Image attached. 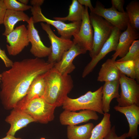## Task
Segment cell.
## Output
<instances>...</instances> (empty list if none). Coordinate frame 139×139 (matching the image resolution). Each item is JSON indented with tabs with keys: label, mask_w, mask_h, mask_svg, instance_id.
Listing matches in <instances>:
<instances>
[{
	"label": "cell",
	"mask_w": 139,
	"mask_h": 139,
	"mask_svg": "<svg viewBox=\"0 0 139 139\" xmlns=\"http://www.w3.org/2000/svg\"><path fill=\"white\" fill-rule=\"evenodd\" d=\"M54 64L36 57L13 62L10 69L2 73L0 98L5 108H15L34 79L52 68Z\"/></svg>",
	"instance_id": "6da1fadb"
},
{
	"label": "cell",
	"mask_w": 139,
	"mask_h": 139,
	"mask_svg": "<svg viewBox=\"0 0 139 139\" xmlns=\"http://www.w3.org/2000/svg\"><path fill=\"white\" fill-rule=\"evenodd\" d=\"M46 87L43 98L48 103L56 107L62 106L73 87L69 74H62L53 67L44 74Z\"/></svg>",
	"instance_id": "7a4b0ae2"
},
{
	"label": "cell",
	"mask_w": 139,
	"mask_h": 139,
	"mask_svg": "<svg viewBox=\"0 0 139 139\" xmlns=\"http://www.w3.org/2000/svg\"><path fill=\"white\" fill-rule=\"evenodd\" d=\"M100 86L96 91H88L78 98L73 99L67 97L62 105L64 110L75 111L88 110L93 111L100 114L104 113L102 104V89Z\"/></svg>",
	"instance_id": "3957f363"
},
{
	"label": "cell",
	"mask_w": 139,
	"mask_h": 139,
	"mask_svg": "<svg viewBox=\"0 0 139 139\" xmlns=\"http://www.w3.org/2000/svg\"><path fill=\"white\" fill-rule=\"evenodd\" d=\"M90 20L93 29V43L89 55L92 59L96 56L109 38L114 27L102 17L90 12Z\"/></svg>",
	"instance_id": "277c9868"
},
{
	"label": "cell",
	"mask_w": 139,
	"mask_h": 139,
	"mask_svg": "<svg viewBox=\"0 0 139 139\" xmlns=\"http://www.w3.org/2000/svg\"><path fill=\"white\" fill-rule=\"evenodd\" d=\"M56 107L41 97L32 99L17 108L29 115L36 122L46 124L54 119Z\"/></svg>",
	"instance_id": "5b68a950"
},
{
	"label": "cell",
	"mask_w": 139,
	"mask_h": 139,
	"mask_svg": "<svg viewBox=\"0 0 139 139\" xmlns=\"http://www.w3.org/2000/svg\"><path fill=\"white\" fill-rule=\"evenodd\" d=\"M31 11L34 24L44 22L51 25L57 29L58 34L62 38L71 39L72 36L76 33L80 29L82 21L66 23L63 21L49 19L43 14L40 6H32Z\"/></svg>",
	"instance_id": "8992f818"
},
{
	"label": "cell",
	"mask_w": 139,
	"mask_h": 139,
	"mask_svg": "<svg viewBox=\"0 0 139 139\" xmlns=\"http://www.w3.org/2000/svg\"><path fill=\"white\" fill-rule=\"evenodd\" d=\"M121 92L116 99L118 106L125 107L132 105L139 106V85L134 79L121 73L119 80Z\"/></svg>",
	"instance_id": "52a82bcc"
},
{
	"label": "cell",
	"mask_w": 139,
	"mask_h": 139,
	"mask_svg": "<svg viewBox=\"0 0 139 139\" xmlns=\"http://www.w3.org/2000/svg\"><path fill=\"white\" fill-rule=\"evenodd\" d=\"M40 25L48 34L51 45V52L48 56L47 62L54 64L60 60L65 52L72 46L73 42L71 39L58 37L53 31L49 24L41 22Z\"/></svg>",
	"instance_id": "ba28073f"
},
{
	"label": "cell",
	"mask_w": 139,
	"mask_h": 139,
	"mask_svg": "<svg viewBox=\"0 0 139 139\" xmlns=\"http://www.w3.org/2000/svg\"><path fill=\"white\" fill-rule=\"evenodd\" d=\"M91 12L102 17L121 31H125L129 23L126 12H120L112 6L110 8H106L99 1L97 2L93 10Z\"/></svg>",
	"instance_id": "9c48e42d"
},
{
	"label": "cell",
	"mask_w": 139,
	"mask_h": 139,
	"mask_svg": "<svg viewBox=\"0 0 139 139\" xmlns=\"http://www.w3.org/2000/svg\"><path fill=\"white\" fill-rule=\"evenodd\" d=\"M6 36V42L9 44L6 45L7 49L10 55L18 54L30 43L28 29L24 24L16 27Z\"/></svg>",
	"instance_id": "30bf717a"
},
{
	"label": "cell",
	"mask_w": 139,
	"mask_h": 139,
	"mask_svg": "<svg viewBox=\"0 0 139 139\" xmlns=\"http://www.w3.org/2000/svg\"><path fill=\"white\" fill-rule=\"evenodd\" d=\"M88 7H84L82 22L79 31L73 36V44L79 45L86 51L92 47L93 31L90 23Z\"/></svg>",
	"instance_id": "8fae6325"
},
{
	"label": "cell",
	"mask_w": 139,
	"mask_h": 139,
	"mask_svg": "<svg viewBox=\"0 0 139 139\" xmlns=\"http://www.w3.org/2000/svg\"><path fill=\"white\" fill-rule=\"evenodd\" d=\"M121 30L114 27L109 38L103 44L98 55L88 64L84 68L82 76L84 78L91 72L98 62L110 52L115 51L118 43Z\"/></svg>",
	"instance_id": "7c38bea8"
},
{
	"label": "cell",
	"mask_w": 139,
	"mask_h": 139,
	"mask_svg": "<svg viewBox=\"0 0 139 139\" xmlns=\"http://www.w3.org/2000/svg\"><path fill=\"white\" fill-rule=\"evenodd\" d=\"M28 24V37L31 45L30 52L36 58H41L48 57L51 52V46L47 47L44 44L34 26L31 17Z\"/></svg>",
	"instance_id": "4fadbf2b"
},
{
	"label": "cell",
	"mask_w": 139,
	"mask_h": 139,
	"mask_svg": "<svg viewBox=\"0 0 139 139\" xmlns=\"http://www.w3.org/2000/svg\"><path fill=\"white\" fill-rule=\"evenodd\" d=\"M99 117L96 112L90 110H82L79 112L64 110L60 115L59 120L64 125H76L91 120H97Z\"/></svg>",
	"instance_id": "5bb4252c"
},
{
	"label": "cell",
	"mask_w": 139,
	"mask_h": 139,
	"mask_svg": "<svg viewBox=\"0 0 139 139\" xmlns=\"http://www.w3.org/2000/svg\"><path fill=\"white\" fill-rule=\"evenodd\" d=\"M86 52L78 45L73 44L70 49L64 54L60 60L54 64L53 67L62 74H69L75 68L73 63L74 58Z\"/></svg>",
	"instance_id": "9a60e30c"
},
{
	"label": "cell",
	"mask_w": 139,
	"mask_h": 139,
	"mask_svg": "<svg viewBox=\"0 0 139 139\" xmlns=\"http://www.w3.org/2000/svg\"><path fill=\"white\" fill-rule=\"evenodd\" d=\"M137 30L132 27L129 23L126 29L121 33L115 53L111 59L115 61L117 58L124 57L127 53L133 41L139 38Z\"/></svg>",
	"instance_id": "2e32d148"
},
{
	"label": "cell",
	"mask_w": 139,
	"mask_h": 139,
	"mask_svg": "<svg viewBox=\"0 0 139 139\" xmlns=\"http://www.w3.org/2000/svg\"><path fill=\"white\" fill-rule=\"evenodd\" d=\"M13 109L5 121L10 125L6 135L14 136L17 131L36 121L30 116L20 109L16 108Z\"/></svg>",
	"instance_id": "e0dca14e"
},
{
	"label": "cell",
	"mask_w": 139,
	"mask_h": 139,
	"mask_svg": "<svg viewBox=\"0 0 139 139\" xmlns=\"http://www.w3.org/2000/svg\"><path fill=\"white\" fill-rule=\"evenodd\" d=\"M116 111L124 114L126 117L129 125V130L127 133V138L135 139L138 136V126L139 124V106L135 105L121 107L115 106Z\"/></svg>",
	"instance_id": "ac0fdd59"
},
{
	"label": "cell",
	"mask_w": 139,
	"mask_h": 139,
	"mask_svg": "<svg viewBox=\"0 0 139 139\" xmlns=\"http://www.w3.org/2000/svg\"><path fill=\"white\" fill-rule=\"evenodd\" d=\"M44 74L39 75L34 79L26 95L18 103L15 108L20 107L32 99L43 97L46 87Z\"/></svg>",
	"instance_id": "d6986e66"
},
{
	"label": "cell",
	"mask_w": 139,
	"mask_h": 139,
	"mask_svg": "<svg viewBox=\"0 0 139 139\" xmlns=\"http://www.w3.org/2000/svg\"><path fill=\"white\" fill-rule=\"evenodd\" d=\"M120 85L119 80L105 82L102 86V104L104 113H109L110 104L112 100L120 97L119 92Z\"/></svg>",
	"instance_id": "ffe728a7"
},
{
	"label": "cell",
	"mask_w": 139,
	"mask_h": 139,
	"mask_svg": "<svg viewBox=\"0 0 139 139\" xmlns=\"http://www.w3.org/2000/svg\"><path fill=\"white\" fill-rule=\"evenodd\" d=\"M121 73L111 59H108L102 65L97 80L100 82L119 80Z\"/></svg>",
	"instance_id": "44dd1931"
},
{
	"label": "cell",
	"mask_w": 139,
	"mask_h": 139,
	"mask_svg": "<svg viewBox=\"0 0 139 139\" xmlns=\"http://www.w3.org/2000/svg\"><path fill=\"white\" fill-rule=\"evenodd\" d=\"M30 19V18L24 12L6 10L3 23L5 30L3 35L6 36L12 31L18 22L22 21L28 23Z\"/></svg>",
	"instance_id": "7402d4cb"
},
{
	"label": "cell",
	"mask_w": 139,
	"mask_h": 139,
	"mask_svg": "<svg viewBox=\"0 0 139 139\" xmlns=\"http://www.w3.org/2000/svg\"><path fill=\"white\" fill-rule=\"evenodd\" d=\"M94 125L88 123L79 126L67 125V137L68 139H89Z\"/></svg>",
	"instance_id": "603a6c76"
},
{
	"label": "cell",
	"mask_w": 139,
	"mask_h": 139,
	"mask_svg": "<svg viewBox=\"0 0 139 139\" xmlns=\"http://www.w3.org/2000/svg\"><path fill=\"white\" fill-rule=\"evenodd\" d=\"M103 115L100 122L93 128L89 139H104L110 131L111 128L110 115L106 113Z\"/></svg>",
	"instance_id": "cb8c5ba5"
},
{
	"label": "cell",
	"mask_w": 139,
	"mask_h": 139,
	"mask_svg": "<svg viewBox=\"0 0 139 139\" xmlns=\"http://www.w3.org/2000/svg\"><path fill=\"white\" fill-rule=\"evenodd\" d=\"M84 7L81 5L77 0H73L69 6L68 15L64 17H54L55 20L63 22L68 21L75 22L82 21Z\"/></svg>",
	"instance_id": "d4e9b609"
},
{
	"label": "cell",
	"mask_w": 139,
	"mask_h": 139,
	"mask_svg": "<svg viewBox=\"0 0 139 139\" xmlns=\"http://www.w3.org/2000/svg\"><path fill=\"white\" fill-rule=\"evenodd\" d=\"M126 13L131 26L137 31L139 29V2L136 0L131 1L127 5Z\"/></svg>",
	"instance_id": "484cf974"
},
{
	"label": "cell",
	"mask_w": 139,
	"mask_h": 139,
	"mask_svg": "<svg viewBox=\"0 0 139 139\" xmlns=\"http://www.w3.org/2000/svg\"><path fill=\"white\" fill-rule=\"evenodd\" d=\"M115 63L120 73L135 79L134 64L133 61H115Z\"/></svg>",
	"instance_id": "4316f807"
},
{
	"label": "cell",
	"mask_w": 139,
	"mask_h": 139,
	"mask_svg": "<svg viewBox=\"0 0 139 139\" xmlns=\"http://www.w3.org/2000/svg\"><path fill=\"white\" fill-rule=\"evenodd\" d=\"M139 58V40L134 41L126 55L118 61H134Z\"/></svg>",
	"instance_id": "83f0119b"
},
{
	"label": "cell",
	"mask_w": 139,
	"mask_h": 139,
	"mask_svg": "<svg viewBox=\"0 0 139 139\" xmlns=\"http://www.w3.org/2000/svg\"><path fill=\"white\" fill-rule=\"evenodd\" d=\"M6 10L23 11L31 9V6L23 4L16 0H3Z\"/></svg>",
	"instance_id": "f1b7e54d"
},
{
	"label": "cell",
	"mask_w": 139,
	"mask_h": 139,
	"mask_svg": "<svg viewBox=\"0 0 139 139\" xmlns=\"http://www.w3.org/2000/svg\"><path fill=\"white\" fill-rule=\"evenodd\" d=\"M127 138V133H125L121 135L117 136L116 132L115 126L111 127L109 132L104 139H126Z\"/></svg>",
	"instance_id": "f546056e"
},
{
	"label": "cell",
	"mask_w": 139,
	"mask_h": 139,
	"mask_svg": "<svg viewBox=\"0 0 139 139\" xmlns=\"http://www.w3.org/2000/svg\"><path fill=\"white\" fill-rule=\"evenodd\" d=\"M125 1L124 0H112V6L118 11L124 13L125 12L124 8Z\"/></svg>",
	"instance_id": "4dcf8cb0"
},
{
	"label": "cell",
	"mask_w": 139,
	"mask_h": 139,
	"mask_svg": "<svg viewBox=\"0 0 139 139\" xmlns=\"http://www.w3.org/2000/svg\"><path fill=\"white\" fill-rule=\"evenodd\" d=\"M0 58L3 62L6 67H11L13 65V62L8 57L5 51L2 50L0 48Z\"/></svg>",
	"instance_id": "1f68e13d"
},
{
	"label": "cell",
	"mask_w": 139,
	"mask_h": 139,
	"mask_svg": "<svg viewBox=\"0 0 139 139\" xmlns=\"http://www.w3.org/2000/svg\"><path fill=\"white\" fill-rule=\"evenodd\" d=\"M6 10L3 0H0V25L3 24L4 18Z\"/></svg>",
	"instance_id": "d6a6232c"
},
{
	"label": "cell",
	"mask_w": 139,
	"mask_h": 139,
	"mask_svg": "<svg viewBox=\"0 0 139 139\" xmlns=\"http://www.w3.org/2000/svg\"><path fill=\"white\" fill-rule=\"evenodd\" d=\"M134 64L135 79L138 82L139 81V58L133 61Z\"/></svg>",
	"instance_id": "836d02e7"
},
{
	"label": "cell",
	"mask_w": 139,
	"mask_h": 139,
	"mask_svg": "<svg viewBox=\"0 0 139 139\" xmlns=\"http://www.w3.org/2000/svg\"><path fill=\"white\" fill-rule=\"evenodd\" d=\"M79 3L82 5H84L85 7L89 8L91 12H92L94 9L91 1L90 0H78Z\"/></svg>",
	"instance_id": "e575fe53"
},
{
	"label": "cell",
	"mask_w": 139,
	"mask_h": 139,
	"mask_svg": "<svg viewBox=\"0 0 139 139\" xmlns=\"http://www.w3.org/2000/svg\"><path fill=\"white\" fill-rule=\"evenodd\" d=\"M44 2V0H31L30 1L31 5L32 6H40Z\"/></svg>",
	"instance_id": "d590c367"
},
{
	"label": "cell",
	"mask_w": 139,
	"mask_h": 139,
	"mask_svg": "<svg viewBox=\"0 0 139 139\" xmlns=\"http://www.w3.org/2000/svg\"><path fill=\"white\" fill-rule=\"evenodd\" d=\"M0 139H22L20 138L15 137L14 136L10 135H7L4 137Z\"/></svg>",
	"instance_id": "8d00e7d4"
},
{
	"label": "cell",
	"mask_w": 139,
	"mask_h": 139,
	"mask_svg": "<svg viewBox=\"0 0 139 139\" xmlns=\"http://www.w3.org/2000/svg\"><path fill=\"white\" fill-rule=\"evenodd\" d=\"M18 1L23 4L26 5H27L29 2L28 0H19Z\"/></svg>",
	"instance_id": "74e56055"
},
{
	"label": "cell",
	"mask_w": 139,
	"mask_h": 139,
	"mask_svg": "<svg viewBox=\"0 0 139 139\" xmlns=\"http://www.w3.org/2000/svg\"><path fill=\"white\" fill-rule=\"evenodd\" d=\"M2 76V74H0V84L1 83V80Z\"/></svg>",
	"instance_id": "f35d334b"
},
{
	"label": "cell",
	"mask_w": 139,
	"mask_h": 139,
	"mask_svg": "<svg viewBox=\"0 0 139 139\" xmlns=\"http://www.w3.org/2000/svg\"><path fill=\"white\" fill-rule=\"evenodd\" d=\"M40 139H45V138L44 137H41Z\"/></svg>",
	"instance_id": "ab89813d"
}]
</instances>
